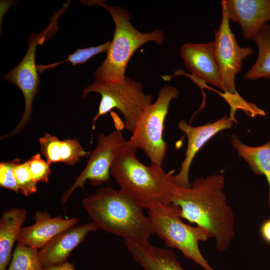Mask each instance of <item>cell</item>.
Here are the masks:
<instances>
[{
    "instance_id": "1",
    "label": "cell",
    "mask_w": 270,
    "mask_h": 270,
    "mask_svg": "<svg viewBox=\"0 0 270 270\" xmlns=\"http://www.w3.org/2000/svg\"><path fill=\"white\" fill-rule=\"evenodd\" d=\"M222 174L197 178L189 187L176 185L171 202L178 207L180 216L208 230L216 239L218 252L226 250L234 236V216L222 190Z\"/></svg>"
},
{
    "instance_id": "2",
    "label": "cell",
    "mask_w": 270,
    "mask_h": 270,
    "mask_svg": "<svg viewBox=\"0 0 270 270\" xmlns=\"http://www.w3.org/2000/svg\"><path fill=\"white\" fill-rule=\"evenodd\" d=\"M82 202L98 229L123 237L124 240L146 242L154 234L143 208L120 189L100 188L84 198Z\"/></svg>"
},
{
    "instance_id": "3",
    "label": "cell",
    "mask_w": 270,
    "mask_h": 270,
    "mask_svg": "<svg viewBox=\"0 0 270 270\" xmlns=\"http://www.w3.org/2000/svg\"><path fill=\"white\" fill-rule=\"evenodd\" d=\"M136 148L126 145L114 160L110 174L120 188L143 209L149 210L171 202L176 184L172 172L162 166H146L136 156Z\"/></svg>"
},
{
    "instance_id": "4",
    "label": "cell",
    "mask_w": 270,
    "mask_h": 270,
    "mask_svg": "<svg viewBox=\"0 0 270 270\" xmlns=\"http://www.w3.org/2000/svg\"><path fill=\"white\" fill-rule=\"evenodd\" d=\"M89 6H101L106 9L114 22L113 38L102 64L93 75L96 80L120 82L125 77L128 64L134 52L143 44L152 42L161 46L164 39L160 30L143 33L139 32L130 22V14L124 8L108 6L102 0L82 1Z\"/></svg>"
},
{
    "instance_id": "5",
    "label": "cell",
    "mask_w": 270,
    "mask_h": 270,
    "mask_svg": "<svg viewBox=\"0 0 270 270\" xmlns=\"http://www.w3.org/2000/svg\"><path fill=\"white\" fill-rule=\"evenodd\" d=\"M154 234L169 248L180 250L184 256L204 270H214L202 254L199 243L212 238L206 230L186 224L180 210L172 202L148 210Z\"/></svg>"
},
{
    "instance_id": "6",
    "label": "cell",
    "mask_w": 270,
    "mask_h": 270,
    "mask_svg": "<svg viewBox=\"0 0 270 270\" xmlns=\"http://www.w3.org/2000/svg\"><path fill=\"white\" fill-rule=\"evenodd\" d=\"M92 92L101 96L98 112L93 118V130L100 117L116 108L124 116L125 128L132 133L142 112L153 102L152 95L144 92L142 84L128 76L120 82L94 80L82 90V98Z\"/></svg>"
},
{
    "instance_id": "7",
    "label": "cell",
    "mask_w": 270,
    "mask_h": 270,
    "mask_svg": "<svg viewBox=\"0 0 270 270\" xmlns=\"http://www.w3.org/2000/svg\"><path fill=\"white\" fill-rule=\"evenodd\" d=\"M179 92L172 86H164L156 101L142 112L128 140L130 146L141 150L152 164L162 166L164 163L168 148L164 139V121L170 102L178 98Z\"/></svg>"
},
{
    "instance_id": "8",
    "label": "cell",
    "mask_w": 270,
    "mask_h": 270,
    "mask_svg": "<svg viewBox=\"0 0 270 270\" xmlns=\"http://www.w3.org/2000/svg\"><path fill=\"white\" fill-rule=\"evenodd\" d=\"M66 10L64 8L55 13L51 18L50 23L43 32L30 35L28 40V49L24 56L19 64L4 78V80L14 84L20 90L24 98L25 106L18 124L10 133L2 136L0 140L16 135L30 120L32 116V102L38 92L40 84V74L36 64L37 45L43 44L58 30V18Z\"/></svg>"
},
{
    "instance_id": "9",
    "label": "cell",
    "mask_w": 270,
    "mask_h": 270,
    "mask_svg": "<svg viewBox=\"0 0 270 270\" xmlns=\"http://www.w3.org/2000/svg\"><path fill=\"white\" fill-rule=\"evenodd\" d=\"M126 142L119 130H115L108 134H98L96 146L90 154L85 168L72 186L62 196V204L66 202L76 188H83L87 180L95 186L108 183L110 180L112 166Z\"/></svg>"
},
{
    "instance_id": "10",
    "label": "cell",
    "mask_w": 270,
    "mask_h": 270,
    "mask_svg": "<svg viewBox=\"0 0 270 270\" xmlns=\"http://www.w3.org/2000/svg\"><path fill=\"white\" fill-rule=\"evenodd\" d=\"M222 18L214 31V50L224 93L236 94L235 78L242 70V62L254 53L252 47H241L230 26L225 6L221 1Z\"/></svg>"
},
{
    "instance_id": "11",
    "label": "cell",
    "mask_w": 270,
    "mask_h": 270,
    "mask_svg": "<svg viewBox=\"0 0 270 270\" xmlns=\"http://www.w3.org/2000/svg\"><path fill=\"white\" fill-rule=\"evenodd\" d=\"M233 121L224 115L222 118L212 123L192 126L182 120L178 123V128L183 132L188 138V146L185 158L180 164V170L174 176L176 184L181 187H189L188 176L192 160L200 148L218 132L231 128Z\"/></svg>"
},
{
    "instance_id": "12",
    "label": "cell",
    "mask_w": 270,
    "mask_h": 270,
    "mask_svg": "<svg viewBox=\"0 0 270 270\" xmlns=\"http://www.w3.org/2000/svg\"><path fill=\"white\" fill-rule=\"evenodd\" d=\"M180 53L186 68L193 76L223 90L214 41L202 44L185 43L180 48Z\"/></svg>"
},
{
    "instance_id": "13",
    "label": "cell",
    "mask_w": 270,
    "mask_h": 270,
    "mask_svg": "<svg viewBox=\"0 0 270 270\" xmlns=\"http://www.w3.org/2000/svg\"><path fill=\"white\" fill-rule=\"evenodd\" d=\"M230 21L236 22L246 39L270 20V0H223Z\"/></svg>"
},
{
    "instance_id": "14",
    "label": "cell",
    "mask_w": 270,
    "mask_h": 270,
    "mask_svg": "<svg viewBox=\"0 0 270 270\" xmlns=\"http://www.w3.org/2000/svg\"><path fill=\"white\" fill-rule=\"evenodd\" d=\"M98 228L94 222L74 226L60 233L38 250V258L43 268L66 262L71 252L90 232Z\"/></svg>"
},
{
    "instance_id": "15",
    "label": "cell",
    "mask_w": 270,
    "mask_h": 270,
    "mask_svg": "<svg viewBox=\"0 0 270 270\" xmlns=\"http://www.w3.org/2000/svg\"><path fill=\"white\" fill-rule=\"evenodd\" d=\"M34 218V224L22 228L18 242L38 250L78 222L77 218H64L60 215L52 218L46 211H36Z\"/></svg>"
},
{
    "instance_id": "16",
    "label": "cell",
    "mask_w": 270,
    "mask_h": 270,
    "mask_svg": "<svg viewBox=\"0 0 270 270\" xmlns=\"http://www.w3.org/2000/svg\"><path fill=\"white\" fill-rule=\"evenodd\" d=\"M124 241L134 260L145 270H184L176 254L170 248H162L148 242Z\"/></svg>"
},
{
    "instance_id": "17",
    "label": "cell",
    "mask_w": 270,
    "mask_h": 270,
    "mask_svg": "<svg viewBox=\"0 0 270 270\" xmlns=\"http://www.w3.org/2000/svg\"><path fill=\"white\" fill-rule=\"evenodd\" d=\"M27 216L24 208H12L2 213L0 218V270H6L11 260L13 246L18 241Z\"/></svg>"
},
{
    "instance_id": "18",
    "label": "cell",
    "mask_w": 270,
    "mask_h": 270,
    "mask_svg": "<svg viewBox=\"0 0 270 270\" xmlns=\"http://www.w3.org/2000/svg\"><path fill=\"white\" fill-rule=\"evenodd\" d=\"M232 144L254 174L264 176L269 186L268 204L270 206V140L258 146H250L244 144L236 135L232 136Z\"/></svg>"
},
{
    "instance_id": "19",
    "label": "cell",
    "mask_w": 270,
    "mask_h": 270,
    "mask_svg": "<svg viewBox=\"0 0 270 270\" xmlns=\"http://www.w3.org/2000/svg\"><path fill=\"white\" fill-rule=\"evenodd\" d=\"M251 39L258 45V56L255 64L245 74L244 78H270V25L264 24Z\"/></svg>"
},
{
    "instance_id": "20",
    "label": "cell",
    "mask_w": 270,
    "mask_h": 270,
    "mask_svg": "<svg viewBox=\"0 0 270 270\" xmlns=\"http://www.w3.org/2000/svg\"><path fill=\"white\" fill-rule=\"evenodd\" d=\"M38 249L18 242L6 270H44Z\"/></svg>"
},
{
    "instance_id": "21",
    "label": "cell",
    "mask_w": 270,
    "mask_h": 270,
    "mask_svg": "<svg viewBox=\"0 0 270 270\" xmlns=\"http://www.w3.org/2000/svg\"><path fill=\"white\" fill-rule=\"evenodd\" d=\"M110 44V42L108 41L98 46L78 48L74 52L68 55V58L64 60L46 65H37L38 73L40 74L46 70L55 68L61 64L67 62H70L73 66L84 64L93 56L102 52H107Z\"/></svg>"
},
{
    "instance_id": "22",
    "label": "cell",
    "mask_w": 270,
    "mask_h": 270,
    "mask_svg": "<svg viewBox=\"0 0 270 270\" xmlns=\"http://www.w3.org/2000/svg\"><path fill=\"white\" fill-rule=\"evenodd\" d=\"M230 106V118L234 122H237L235 118V113L238 109L242 110L249 116L254 118L256 116H264V111L258 108L255 104L245 100L238 94H230L219 92Z\"/></svg>"
},
{
    "instance_id": "23",
    "label": "cell",
    "mask_w": 270,
    "mask_h": 270,
    "mask_svg": "<svg viewBox=\"0 0 270 270\" xmlns=\"http://www.w3.org/2000/svg\"><path fill=\"white\" fill-rule=\"evenodd\" d=\"M89 154L80 145L76 138L62 140L60 148L61 162L67 165H74L80 159Z\"/></svg>"
},
{
    "instance_id": "24",
    "label": "cell",
    "mask_w": 270,
    "mask_h": 270,
    "mask_svg": "<svg viewBox=\"0 0 270 270\" xmlns=\"http://www.w3.org/2000/svg\"><path fill=\"white\" fill-rule=\"evenodd\" d=\"M14 172L19 190L24 195L28 196L36 192L37 182L31 176L26 160L16 164Z\"/></svg>"
},
{
    "instance_id": "25",
    "label": "cell",
    "mask_w": 270,
    "mask_h": 270,
    "mask_svg": "<svg viewBox=\"0 0 270 270\" xmlns=\"http://www.w3.org/2000/svg\"><path fill=\"white\" fill-rule=\"evenodd\" d=\"M61 141L57 136L46 133L39 138L40 153L50 164L61 162L60 148Z\"/></svg>"
},
{
    "instance_id": "26",
    "label": "cell",
    "mask_w": 270,
    "mask_h": 270,
    "mask_svg": "<svg viewBox=\"0 0 270 270\" xmlns=\"http://www.w3.org/2000/svg\"><path fill=\"white\" fill-rule=\"evenodd\" d=\"M26 161L31 176L36 182H48L49 176L52 172L50 164L42 158L40 153L33 155Z\"/></svg>"
},
{
    "instance_id": "27",
    "label": "cell",
    "mask_w": 270,
    "mask_h": 270,
    "mask_svg": "<svg viewBox=\"0 0 270 270\" xmlns=\"http://www.w3.org/2000/svg\"><path fill=\"white\" fill-rule=\"evenodd\" d=\"M20 162L19 158L0 163V186L16 193L20 191L14 175V165Z\"/></svg>"
},
{
    "instance_id": "28",
    "label": "cell",
    "mask_w": 270,
    "mask_h": 270,
    "mask_svg": "<svg viewBox=\"0 0 270 270\" xmlns=\"http://www.w3.org/2000/svg\"><path fill=\"white\" fill-rule=\"evenodd\" d=\"M260 232L263 240L270 244V218L265 220L262 223Z\"/></svg>"
},
{
    "instance_id": "29",
    "label": "cell",
    "mask_w": 270,
    "mask_h": 270,
    "mask_svg": "<svg viewBox=\"0 0 270 270\" xmlns=\"http://www.w3.org/2000/svg\"><path fill=\"white\" fill-rule=\"evenodd\" d=\"M44 270H75L74 265L68 262L62 264L44 268Z\"/></svg>"
}]
</instances>
